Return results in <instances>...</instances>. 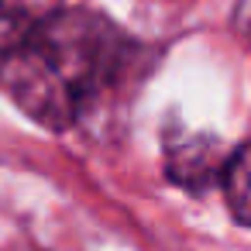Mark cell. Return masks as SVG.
Here are the masks:
<instances>
[{
  "mask_svg": "<svg viewBox=\"0 0 251 251\" xmlns=\"http://www.w3.org/2000/svg\"><path fill=\"white\" fill-rule=\"evenodd\" d=\"M62 4L66 0H0V11L14 21H31L35 25V21H45V18L59 14Z\"/></svg>",
  "mask_w": 251,
  "mask_h": 251,
  "instance_id": "obj_4",
  "label": "cell"
},
{
  "mask_svg": "<svg viewBox=\"0 0 251 251\" xmlns=\"http://www.w3.org/2000/svg\"><path fill=\"white\" fill-rule=\"evenodd\" d=\"M220 182H224L230 213H234L244 227H251V141L241 145L237 151H230Z\"/></svg>",
  "mask_w": 251,
  "mask_h": 251,
  "instance_id": "obj_3",
  "label": "cell"
},
{
  "mask_svg": "<svg viewBox=\"0 0 251 251\" xmlns=\"http://www.w3.org/2000/svg\"><path fill=\"white\" fill-rule=\"evenodd\" d=\"M141 45L110 18L62 7L35 21L0 62V86L42 127L69 131L138 66Z\"/></svg>",
  "mask_w": 251,
  "mask_h": 251,
  "instance_id": "obj_1",
  "label": "cell"
},
{
  "mask_svg": "<svg viewBox=\"0 0 251 251\" xmlns=\"http://www.w3.org/2000/svg\"><path fill=\"white\" fill-rule=\"evenodd\" d=\"M227 158V145L213 134H165V176L189 193H203L220 182Z\"/></svg>",
  "mask_w": 251,
  "mask_h": 251,
  "instance_id": "obj_2",
  "label": "cell"
}]
</instances>
